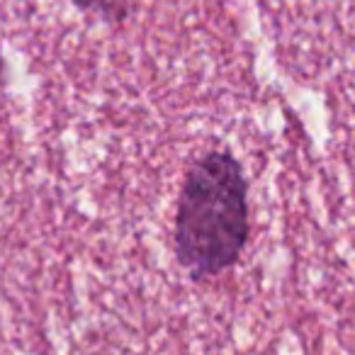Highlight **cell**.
Segmentation results:
<instances>
[{"label":"cell","instance_id":"6da1fadb","mask_svg":"<svg viewBox=\"0 0 355 355\" xmlns=\"http://www.w3.org/2000/svg\"><path fill=\"white\" fill-rule=\"evenodd\" d=\"M251 234L248 180L227 148L193 161L178 195L173 251L193 282L222 275L241 258Z\"/></svg>","mask_w":355,"mask_h":355},{"label":"cell","instance_id":"7a4b0ae2","mask_svg":"<svg viewBox=\"0 0 355 355\" xmlns=\"http://www.w3.org/2000/svg\"><path fill=\"white\" fill-rule=\"evenodd\" d=\"M73 3H78L85 10L100 12V15H105V17H114V15H119L132 0H73Z\"/></svg>","mask_w":355,"mask_h":355}]
</instances>
